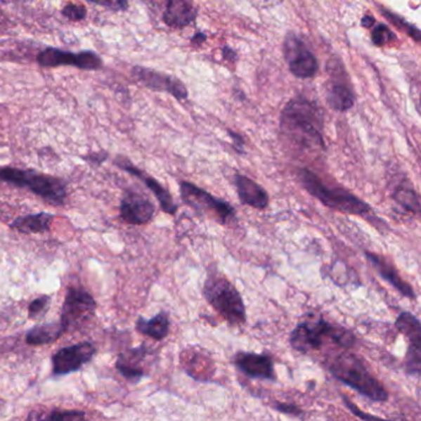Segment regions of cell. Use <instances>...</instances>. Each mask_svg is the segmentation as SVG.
I'll return each mask as SVG.
<instances>
[{
    "label": "cell",
    "mask_w": 421,
    "mask_h": 421,
    "mask_svg": "<svg viewBox=\"0 0 421 421\" xmlns=\"http://www.w3.org/2000/svg\"><path fill=\"white\" fill-rule=\"evenodd\" d=\"M396 325L398 330L408 339L415 337L421 332L420 322L410 313H401L396 319Z\"/></svg>",
    "instance_id": "25"
},
{
    "label": "cell",
    "mask_w": 421,
    "mask_h": 421,
    "mask_svg": "<svg viewBox=\"0 0 421 421\" xmlns=\"http://www.w3.org/2000/svg\"><path fill=\"white\" fill-rule=\"evenodd\" d=\"M195 18L193 0H167L163 20L174 29L188 25Z\"/></svg>",
    "instance_id": "18"
},
{
    "label": "cell",
    "mask_w": 421,
    "mask_h": 421,
    "mask_svg": "<svg viewBox=\"0 0 421 421\" xmlns=\"http://www.w3.org/2000/svg\"><path fill=\"white\" fill-rule=\"evenodd\" d=\"M410 346L406 355V365L413 372L421 371V332L409 339Z\"/></svg>",
    "instance_id": "26"
},
{
    "label": "cell",
    "mask_w": 421,
    "mask_h": 421,
    "mask_svg": "<svg viewBox=\"0 0 421 421\" xmlns=\"http://www.w3.org/2000/svg\"><path fill=\"white\" fill-rule=\"evenodd\" d=\"M368 261L372 264V266L376 268L377 273L381 275L382 278L391 283L393 287L396 288L399 292L408 298H414V292L408 283H404L399 275L396 273V270L391 268L389 264L387 263L384 259L378 257L376 254H366Z\"/></svg>",
    "instance_id": "20"
},
{
    "label": "cell",
    "mask_w": 421,
    "mask_h": 421,
    "mask_svg": "<svg viewBox=\"0 0 421 421\" xmlns=\"http://www.w3.org/2000/svg\"><path fill=\"white\" fill-rule=\"evenodd\" d=\"M95 352L96 349L91 342H80L60 349L52 357L53 373L63 376L78 371L94 357Z\"/></svg>",
    "instance_id": "11"
},
{
    "label": "cell",
    "mask_w": 421,
    "mask_h": 421,
    "mask_svg": "<svg viewBox=\"0 0 421 421\" xmlns=\"http://www.w3.org/2000/svg\"><path fill=\"white\" fill-rule=\"evenodd\" d=\"M62 15L65 16L67 19L73 21H80L85 19L86 11L84 6H77V4H68L63 8Z\"/></svg>",
    "instance_id": "29"
},
{
    "label": "cell",
    "mask_w": 421,
    "mask_h": 421,
    "mask_svg": "<svg viewBox=\"0 0 421 421\" xmlns=\"http://www.w3.org/2000/svg\"><path fill=\"white\" fill-rule=\"evenodd\" d=\"M283 53L290 70L297 78H312L317 75L318 60L302 41L294 35H288L283 45Z\"/></svg>",
    "instance_id": "10"
},
{
    "label": "cell",
    "mask_w": 421,
    "mask_h": 421,
    "mask_svg": "<svg viewBox=\"0 0 421 421\" xmlns=\"http://www.w3.org/2000/svg\"><path fill=\"white\" fill-rule=\"evenodd\" d=\"M136 329L137 332L145 337H152L154 340H163L164 337H168L170 329L169 316L165 312H160L149 320H145L142 317L138 318L136 323Z\"/></svg>",
    "instance_id": "21"
},
{
    "label": "cell",
    "mask_w": 421,
    "mask_h": 421,
    "mask_svg": "<svg viewBox=\"0 0 421 421\" xmlns=\"http://www.w3.org/2000/svg\"><path fill=\"white\" fill-rule=\"evenodd\" d=\"M65 334L60 323H48L34 327L26 334V342L32 346H41L57 342Z\"/></svg>",
    "instance_id": "22"
},
{
    "label": "cell",
    "mask_w": 421,
    "mask_h": 421,
    "mask_svg": "<svg viewBox=\"0 0 421 421\" xmlns=\"http://www.w3.org/2000/svg\"><path fill=\"white\" fill-rule=\"evenodd\" d=\"M89 1L96 6H105L114 11H122L127 8V0H89Z\"/></svg>",
    "instance_id": "32"
},
{
    "label": "cell",
    "mask_w": 421,
    "mask_h": 421,
    "mask_svg": "<svg viewBox=\"0 0 421 421\" xmlns=\"http://www.w3.org/2000/svg\"><path fill=\"white\" fill-rule=\"evenodd\" d=\"M96 302L88 291L83 288H68L60 314V325L65 332L84 325L94 316Z\"/></svg>",
    "instance_id": "7"
},
{
    "label": "cell",
    "mask_w": 421,
    "mask_h": 421,
    "mask_svg": "<svg viewBox=\"0 0 421 421\" xmlns=\"http://www.w3.org/2000/svg\"><path fill=\"white\" fill-rule=\"evenodd\" d=\"M203 296L229 324L242 325L247 320L240 293L222 273H208L203 286Z\"/></svg>",
    "instance_id": "2"
},
{
    "label": "cell",
    "mask_w": 421,
    "mask_h": 421,
    "mask_svg": "<svg viewBox=\"0 0 421 421\" xmlns=\"http://www.w3.org/2000/svg\"><path fill=\"white\" fill-rule=\"evenodd\" d=\"M53 219H55V214L48 212L27 214L24 217L14 219L11 222V228L15 229L20 233H45L50 231Z\"/></svg>",
    "instance_id": "19"
},
{
    "label": "cell",
    "mask_w": 421,
    "mask_h": 421,
    "mask_svg": "<svg viewBox=\"0 0 421 421\" xmlns=\"http://www.w3.org/2000/svg\"><path fill=\"white\" fill-rule=\"evenodd\" d=\"M329 370L337 380L351 387L352 389L358 391L362 396L381 403L388 399V393L384 387L367 371L365 365L354 355H339L329 365Z\"/></svg>",
    "instance_id": "3"
},
{
    "label": "cell",
    "mask_w": 421,
    "mask_h": 421,
    "mask_svg": "<svg viewBox=\"0 0 421 421\" xmlns=\"http://www.w3.org/2000/svg\"><path fill=\"white\" fill-rule=\"evenodd\" d=\"M50 296H41V297L35 298L29 306V317L31 319H36V318L44 316L50 307Z\"/></svg>",
    "instance_id": "28"
},
{
    "label": "cell",
    "mask_w": 421,
    "mask_h": 421,
    "mask_svg": "<svg viewBox=\"0 0 421 421\" xmlns=\"http://www.w3.org/2000/svg\"><path fill=\"white\" fill-rule=\"evenodd\" d=\"M391 39H394V35L388 30L387 26H377L376 29L373 30V42L376 45H383V44H386L387 41L391 40Z\"/></svg>",
    "instance_id": "31"
},
{
    "label": "cell",
    "mask_w": 421,
    "mask_h": 421,
    "mask_svg": "<svg viewBox=\"0 0 421 421\" xmlns=\"http://www.w3.org/2000/svg\"><path fill=\"white\" fill-rule=\"evenodd\" d=\"M340 330L342 328L332 327L322 319L316 322L301 323L291 332L290 344L297 351H312L322 346L327 337L337 344Z\"/></svg>",
    "instance_id": "8"
},
{
    "label": "cell",
    "mask_w": 421,
    "mask_h": 421,
    "mask_svg": "<svg viewBox=\"0 0 421 421\" xmlns=\"http://www.w3.org/2000/svg\"><path fill=\"white\" fill-rule=\"evenodd\" d=\"M228 134L229 136H231V137H232V139H233L234 147L237 148V150H238L239 153H242V152H243L244 145L243 138H242V136H240V134H235L234 131H231V129H229L228 131Z\"/></svg>",
    "instance_id": "34"
},
{
    "label": "cell",
    "mask_w": 421,
    "mask_h": 421,
    "mask_svg": "<svg viewBox=\"0 0 421 421\" xmlns=\"http://www.w3.org/2000/svg\"><path fill=\"white\" fill-rule=\"evenodd\" d=\"M234 365L239 371L250 378L275 380L273 358L268 355H260L254 352H238L234 357Z\"/></svg>",
    "instance_id": "15"
},
{
    "label": "cell",
    "mask_w": 421,
    "mask_h": 421,
    "mask_svg": "<svg viewBox=\"0 0 421 421\" xmlns=\"http://www.w3.org/2000/svg\"><path fill=\"white\" fill-rule=\"evenodd\" d=\"M298 179L304 190L327 207L350 214H363L368 211V206L360 198L346 190L329 188L308 169H301L298 171Z\"/></svg>",
    "instance_id": "5"
},
{
    "label": "cell",
    "mask_w": 421,
    "mask_h": 421,
    "mask_svg": "<svg viewBox=\"0 0 421 421\" xmlns=\"http://www.w3.org/2000/svg\"><path fill=\"white\" fill-rule=\"evenodd\" d=\"M373 22H375V20H373L372 18H368V16H367V18H365V19L362 20V25L366 26V27H371V26L373 25Z\"/></svg>",
    "instance_id": "36"
},
{
    "label": "cell",
    "mask_w": 421,
    "mask_h": 421,
    "mask_svg": "<svg viewBox=\"0 0 421 421\" xmlns=\"http://www.w3.org/2000/svg\"><path fill=\"white\" fill-rule=\"evenodd\" d=\"M180 195L183 202L201 214H208L219 224H226L234 219V208L222 198L214 197L193 183H180Z\"/></svg>",
    "instance_id": "6"
},
{
    "label": "cell",
    "mask_w": 421,
    "mask_h": 421,
    "mask_svg": "<svg viewBox=\"0 0 421 421\" xmlns=\"http://www.w3.org/2000/svg\"><path fill=\"white\" fill-rule=\"evenodd\" d=\"M154 205L147 196L137 191H126L119 205L121 219L126 224L139 226L148 224L154 216Z\"/></svg>",
    "instance_id": "12"
},
{
    "label": "cell",
    "mask_w": 421,
    "mask_h": 421,
    "mask_svg": "<svg viewBox=\"0 0 421 421\" xmlns=\"http://www.w3.org/2000/svg\"><path fill=\"white\" fill-rule=\"evenodd\" d=\"M134 75L136 77V79L149 89L155 90V91H167L178 100L188 98V90L185 88V85L173 77L162 75V73L154 72V70L141 68V67L134 68Z\"/></svg>",
    "instance_id": "14"
},
{
    "label": "cell",
    "mask_w": 421,
    "mask_h": 421,
    "mask_svg": "<svg viewBox=\"0 0 421 421\" xmlns=\"http://www.w3.org/2000/svg\"><path fill=\"white\" fill-rule=\"evenodd\" d=\"M320 126L322 117L317 105L303 98L288 101L281 112V134L293 147L316 148L323 145Z\"/></svg>",
    "instance_id": "1"
},
{
    "label": "cell",
    "mask_w": 421,
    "mask_h": 421,
    "mask_svg": "<svg viewBox=\"0 0 421 421\" xmlns=\"http://www.w3.org/2000/svg\"><path fill=\"white\" fill-rule=\"evenodd\" d=\"M147 355H148V350L144 346H139L137 349H132L127 352H124L117 358L116 368L126 380L139 381L144 375L142 363L145 360Z\"/></svg>",
    "instance_id": "17"
},
{
    "label": "cell",
    "mask_w": 421,
    "mask_h": 421,
    "mask_svg": "<svg viewBox=\"0 0 421 421\" xmlns=\"http://www.w3.org/2000/svg\"><path fill=\"white\" fill-rule=\"evenodd\" d=\"M328 103L332 109L337 111H346L354 105V94L346 84L334 83L328 90Z\"/></svg>",
    "instance_id": "23"
},
{
    "label": "cell",
    "mask_w": 421,
    "mask_h": 421,
    "mask_svg": "<svg viewBox=\"0 0 421 421\" xmlns=\"http://www.w3.org/2000/svg\"><path fill=\"white\" fill-rule=\"evenodd\" d=\"M108 158V154L104 152H99V153L90 154L89 157H85V159L89 162V163H103L105 159Z\"/></svg>",
    "instance_id": "35"
},
{
    "label": "cell",
    "mask_w": 421,
    "mask_h": 421,
    "mask_svg": "<svg viewBox=\"0 0 421 421\" xmlns=\"http://www.w3.org/2000/svg\"><path fill=\"white\" fill-rule=\"evenodd\" d=\"M37 62L41 67L45 68L73 65L79 70H98L103 67V60L94 52L84 51L79 53H73L55 47H48L42 51L40 55L37 56Z\"/></svg>",
    "instance_id": "9"
},
{
    "label": "cell",
    "mask_w": 421,
    "mask_h": 421,
    "mask_svg": "<svg viewBox=\"0 0 421 421\" xmlns=\"http://www.w3.org/2000/svg\"><path fill=\"white\" fill-rule=\"evenodd\" d=\"M344 401H345V404H346L347 408L352 411V414L354 415L357 416L358 419H361L363 421H389L386 420V419H382V417H378V416L371 415V414H368V413H365V411H362L361 409H358L354 403L349 401L347 398L344 396Z\"/></svg>",
    "instance_id": "30"
},
{
    "label": "cell",
    "mask_w": 421,
    "mask_h": 421,
    "mask_svg": "<svg viewBox=\"0 0 421 421\" xmlns=\"http://www.w3.org/2000/svg\"><path fill=\"white\" fill-rule=\"evenodd\" d=\"M275 409H278V411H281V413H285V414H291V415L294 416H301L302 415V410L297 408L296 406H293V404H283V403H276L275 404Z\"/></svg>",
    "instance_id": "33"
},
{
    "label": "cell",
    "mask_w": 421,
    "mask_h": 421,
    "mask_svg": "<svg viewBox=\"0 0 421 421\" xmlns=\"http://www.w3.org/2000/svg\"><path fill=\"white\" fill-rule=\"evenodd\" d=\"M85 413L80 410H32L27 421H83Z\"/></svg>",
    "instance_id": "24"
},
{
    "label": "cell",
    "mask_w": 421,
    "mask_h": 421,
    "mask_svg": "<svg viewBox=\"0 0 421 421\" xmlns=\"http://www.w3.org/2000/svg\"><path fill=\"white\" fill-rule=\"evenodd\" d=\"M394 198L398 202L401 203L403 207L406 208L411 212H420L421 205L419 200L416 197L415 193L410 188H401L396 190L394 193Z\"/></svg>",
    "instance_id": "27"
},
{
    "label": "cell",
    "mask_w": 421,
    "mask_h": 421,
    "mask_svg": "<svg viewBox=\"0 0 421 421\" xmlns=\"http://www.w3.org/2000/svg\"><path fill=\"white\" fill-rule=\"evenodd\" d=\"M0 180L18 188H29L46 202L56 206L63 205L67 198V183L63 179L41 174L32 169L0 168Z\"/></svg>",
    "instance_id": "4"
},
{
    "label": "cell",
    "mask_w": 421,
    "mask_h": 421,
    "mask_svg": "<svg viewBox=\"0 0 421 421\" xmlns=\"http://www.w3.org/2000/svg\"><path fill=\"white\" fill-rule=\"evenodd\" d=\"M234 185L242 203L257 209H265L268 207V193L258 183H255L254 180L245 175L237 174L234 175Z\"/></svg>",
    "instance_id": "16"
},
{
    "label": "cell",
    "mask_w": 421,
    "mask_h": 421,
    "mask_svg": "<svg viewBox=\"0 0 421 421\" xmlns=\"http://www.w3.org/2000/svg\"><path fill=\"white\" fill-rule=\"evenodd\" d=\"M115 164L119 167V169H124L126 173L134 175L136 178L139 179L143 181L144 185L153 193L155 198L158 200L160 207L163 208L164 212H167L169 214H175L178 211V205L174 202L173 196L169 193L168 190L164 188L162 183L157 181L155 179L149 176L147 174L144 173L143 170L136 168L134 164H131L129 160L124 158V157H117L115 160Z\"/></svg>",
    "instance_id": "13"
}]
</instances>
